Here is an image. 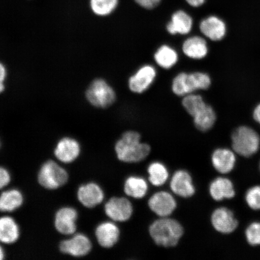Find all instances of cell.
Wrapping results in <instances>:
<instances>
[{"mask_svg": "<svg viewBox=\"0 0 260 260\" xmlns=\"http://www.w3.org/2000/svg\"><path fill=\"white\" fill-rule=\"evenodd\" d=\"M115 152L119 161L125 164H136L145 160L151 152V147L141 141V135L129 130L123 133L116 142Z\"/></svg>", "mask_w": 260, "mask_h": 260, "instance_id": "cell-1", "label": "cell"}, {"mask_svg": "<svg viewBox=\"0 0 260 260\" xmlns=\"http://www.w3.org/2000/svg\"><path fill=\"white\" fill-rule=\"evenodd\" d=\"M184 233L183 225L169 217H160L149 227V235L156 245L167 248L176 246Z\"/></svg>", "mask_w": 260, "mask_h": 260, "instance_id": "cell-2", "label": "cell"}, {"mask_svg": "<svg viewBox=\"0 0 260 260\" xmlns=\"http://www.w3.org/2000/svg\"><path fill=\"white\" fill-rule=\"evenodd\" d=\"M212 84L209 74L203 72L181 73L175 76L172 83V90L175 95L184 96L195 91L207 90Z\"/></svg>", "mask_w": 260, "mask_h": 260, "instance_id": "cell-3", "label": "cell"}, {"mask_svg": "<svg viewBox=\"0 0 260 260\" xmlns=\"http://www.w3.org/2000/svg\"><path fill=\"white\" fill-rule=\"evenodd\" d=\"M232 142L236 153L249 157L258 150L260 138L255 129L249 126L240 125L233 132Z\"/></svg>", "mask_w": 260, "mask_h": 260, "instance_id": "cell-4", "label": "cell"}, {"mask_svg": "<svg viewBox=\"0 0 260 260\" xmlns=\"http://www.w3.org/2000/svg\"><path fill=\"white\" fill-rule=\"evenodd\" d=\"M86 96L90 105L97 108H107L116 100L115 90L102 79H95L91 83L86 90Z\"/></svg>", "mask_w": 260, "mask_h": 260, "instance_id": "cell-5", "label": "cell"}, {"mask_svg": "<svg viewBox=\"0 0 260 260\" xmlns=\"http://www.w3.org/2000/svg\"><path fill=\"white\" fill-rule=\"evenodd\" d=\"M68 175L66 171L53 161H48L42 165L38 175L39 183L47 189H56L67 183Z\"/></svg>", "mask_w": 260, "mask_h": 260, "instance_id": "cell-6", "label": "cell"}, {"mask_svg": "<svg viewBox=\"0 0 260 260\" xmlns=\"http://www.w3.org/2000/svg\"><path fill=\"white\" fill-rule=\"evenodd\" d=\"M105 211L106 215L114 222H124L131 218L133 206L127 198L113 197L105 204Z\"/></svg>", "mask_w": 260, "mask_h": 260, "instance_id": "cell-7", "label": "cell"}, {"mask_svg": "<svg viewBox=\"0 0 260 260\" xmlns=\"http://www.w3.org/2000/svg\"><path fill=\"white\" fill-rule=\"evenodd\" d=\"M157 76V71L151 64H145L129 77L128 87L132 92L141 94L151 87Z\"/></svg>", "mask_w": 260, "mask_h": 260, "instance_id": "cell-8", "label": "cell"}, {"mask_svg": "<svg viewBox=\"0 0 260 260\" xmlns=\"http://www.w3.org/2000/svg\"><path fill=\"white\" fill-rule=\"evenodd\" d=\"M148 205L152 212L160 217H170L177 207L173 195L166 191H158L152 195Z\"/></svg>", "mask_w": 260, "mask_h": 260, "instance_id": "cell-9", "label": "cell"}, {"mask_svg": "<svg viewBox=\"0 0 260 260\" xmlns=\"http://www.w3.org/2000/svg\"><path fill=\"white\" fill-rule=\"evenodd\" d=\"M200 30L205 37L213 42H220L225 39L228 28L225 22L215 15L204 18L200 22Z\"/></svg>", "mask_w": 260, "mask_h": 260, "instance_id": "cell-10", "label": "cell"}, {"mask_svg": "<svg viewBox=\"0 0 260 260\" xmlns=\"http://www.w3.org/2000/svg\"><path fill=\"white\" fill-rule=\"evenodd\" d=\"M170 188L172 192L183 198L192 197L196 191L189 172L182 170H178L172 175Z\"/></svg>", "mask_w": 260, "mask_h": 260, "instance_id": "cell-11", "label": "cell"}, {"mask_svg": "<svg viewBox=\"0 0 260 260\" xmlns=\"http://www.w3.org/2000/svg\"><path fill=\"white\" fill-rule=\"evenodd\" d=\"M211 224L217 232L222 234H230L238 226L232 211L225 207H220L213 211L211 217Z\"/></svg>", "mask_w": 260, "mask_h": 260, "instance_id": "cell-12", "label": "cell"}, {"mask_svg": "<svg viewBox=\"0 0 260 260\" xmlns=\"http://www.w3.org/2000/svg\"><path fill=\"white\" fill-rule=\"evenodd\" d=\"M60 249L64 253L79 257L88 254L92 249V243L85 235L77 234L72 238L61 242Z\"/></svg>", "mask_w": 260, "mask_h": 260, "instance_id": "cell-13", "label": "cell"}, {"mask_svg": "<svg viewBox=\"0 0 260 260\" xmlns=\"http://www.w3.org/2000/svg\"><path fill=\"white\" fill-rule=\"evenodd\" d=\"M77 211L71 207H64L58 210L55 217V227L61 234L71 235L76 232Z\"/></svg>", "mask_w": 260, "mask_h": 260, "instance_id": "cell-14", "label": "cell"}, {"mask_svg": "<svg viewBox=\"0 0 260 260\" xmlns=\"http://www.w3.org/2000/svg\"><path fill=\"white\" fill-rule=\"evenodd\" d=\"M95 235L101 246L111 248L118 242L121 232L115 223L105 222L96 227Z\"/></svg>", "mask_w": 260, "mask_h": 260, "instance_id": "cell-15", "label": "cell"}, {"mask_svg": "<svg viewBox=\"0 0 260 260\" xmlns=\"http://www.w3.org/2000/svg\"><path fill=\"white\" fill-rule=\"evenodd\" d=\"M78 199L84 207L93 208L102 203L105 193L102 188L96 183L83 185L78 190Z\"/></svg>", "mask_w": 260, "mask_h": 260, "instance_id": "cell-16", "label": "cell"}, {"mask_svg": "<svg viewBox=\"0 0 260 260\" xmlns=\"http://www.w3.org/2000/svg\"><path fill=\"white\" fill-rule=\"evenodd\" d=\"M182 50L187 57L191 59L201 60L207 56L209 48L204 38L194 36L184 41Z\"/></svg>", "mask_w": 260, "mask_h": 260, "instance_id": "cell-17", "label": "cell"}, {"mask_svg": "<svg viewBox=\"0 0 260 260\" xmlns=\"http://www.w3.org/2000/svg\"><path fill=\"white\" fill-rule=\"evenodd\" d=\"M80 146L76 140L64 138L61 139L55 148L54 154L58 160L65 164L74 161L80 154Z\"/></svg>", "mask_w": 260, "mask_h": 260, "instance_id": "cell-18", "label": "cell"}, {"mask_svg": "<svg viewBox=\"0 0 260 260\" xmlns=\"http://www.w3.org/2000/svg\"><path fill=\"white\" fill-rule=\"evenodd\" d=\"M193 27V19L184 11H178L172 15L171 21L167 25V30L172 35H186Z\"/></svg>", "mask_w": 260, "mask_h": 260, "instance_id": "cell-19", "label": "cell"}, {"mask_svg": "<svg viewBox=\"0 0 260 260\" xmlns=\"http://www.w3.org/2000/svg\"><path fill=\"white\" fill-rule=\"evenodd\" d=\"M235 153L229 149L219 148L213 152L211 162L213 167L220 174H228L233 170L236 164Z\"/></svg>", "mask_w": 260, "mask_h": 260, "instance_id": "cell-20", "label": "cell"}, {"mask_svg": "<svg viewBox=\"0 0 260 260\" xmlns=\"http://www.w3.org/2000/svg\"><path fill=\"white\" fill-rule=\"evenodd\" d=\"M209 193L216 201L231 199L235 196V190L232 181L226 178L219 177L210 183Z\"/></svg>", "mask_w": 260, "mask_h": 260, "instance_id": "cell-21", "label": "cell"}, {"mask_svg": "<svg viewBox=\"0 0 260 260\" xmlns=\"http://www.w3.org/2000/svg\"><path fill=\"white\" fill-rule=\"evenodd\" d=\"M193 123L198 130L202 132L209 131L217 121V113L213 107L207 104L202 109L193 116Z\"/></svg>", "mask_w": 260, "mask_h": 260, "instance_id": "cell-22", "label": "cell"}, {"mask_svg": "<svg viewBox=\"0 0 260 260\" xmlns=\"http://www.w3.org/2000/svg\"><path fill=\"white\" fill-rule=\"evenodd\" d=\"M123 191L129 197L138 200L142 199L148 193V184L142 177L130 176L125 181Z\"/></svg>", "mask_w": 260, "mask_h": 260, "instance_id": "cell-23", "label": "cell"}, {"mask_svg": "<svg viewBox=\"0 0 260 260\" xmlns=\"http://www.w3.org/2000/svg\"><path fill=\"white\" fill-rule=\"evenodd\" d=\"M154 60L159 67L169 70L177 63L178 54L170 45H162L155 51Z\"/></svg>", "mask_w": 260, "mask_h": 260, "instance_id": "cell-24", "label": "cell"}, {"mask_svg": "<svg viewBox=\"0 0 260 260\" xmlns=\"http://www.w3.org/2000/svg\"><path fill=\"white\" fill-rule=\"evenodd\" d=\"M19 236V230L17 223L11 217L0 218V242L11 244L17 240Z\"/></svg>", "mask_w": 260, "mask_h": 260, "instance_id": "cell-25", "label": "cell"}, {"mask_svg": "<svg viewBox=\"0 0 260 260\" xmlns=\"http://www.w3.org/2000/svg\"><path fill=\"white\" fill-rule=\"evenodd\" d=\"M149 181L154 186L160 187L168 180L170 174L168 168L160 161L151 162L147 169Z\"/></svg>", "mask_w": 260, "mask_h": 260, "instance_id": "cell-26", "label": "cell"}, {"mask_svg": "<svg viewBox=\"0 0 260 260\" xmlns=\"http://www.w3.org/2000/svg\"><path fill=\"white\" fill-rule=\"evenodd\" d=\"M23 203V197L18 190H9L0 195V211H14L21 206Z\"/></svg>", "mask_w": 260, "mask_h": 260, "instance_id": "cell-27", "label": "cell"}, {"mask_svg": "<svg viewBox=\"0 0 260 260\" xmlns=\"http://www.w3.org/2000/svg\"><path fill=\"white\" fill-rule=\"evenodd\" d=\"M207 104L202 96L194 93L183 96L182 100L184 109L191 117L202 109Z\"/></svg>", "mask_w": 260, "mask_h": 260, "instance_id": "cell-28", "label": "cell"}, {"mask_svg": "<svg viewBox=\"0 0 260 260\" xmlns=\"http://www.w3.org/2000/svg\"><path fill=\"white\" fill-rule=\"evenodd\" d=\"M118 5V0H90V6L93 14L106 16L111 14Z\"/></svg>", "mask_w": 260, "mask_h": 260, "instance_id": "cell-29", "label": "cell"}, {"mask_svg": "<svg viewBox=\"0 0 260 260\" xmlns=\"http://www.w3.org/2000/svg\"><path fill=\"white\" fill-rule=\"evenodd\" d=\"M246 236L250 245H260V222H253L246 229Z\"/></svg>", "mask_w": 260, "mask_h": 260, "instance_id": "cell-30", "label": "cell"}, {"mask_svg": "<svg viewBox=\"0 0 260 260\" xmlns=\"http://www.w3.org/2000/svg\"><path fill=\"white\" fill-rule=\"evenodd\" d=\"M246 201L252 209L260 210V186H255L250 188L247 191Z\"/></svg>", "mask_w": 260, "mask_h": 260, "instance_id": "cell-31", "label": "cell"}, {"mask_svg": "<svg viewBox=\"0 0 260 260\" xmlns=\"http://www.w3.org/2000/svg\"><path fill=\"white\" fill-rule=\"evenodd\" d=\"M11 181V175L6 169L0 167V189L7 186Z\"/></svg>", "mask_w": 260, "mask_h": 260, "instance_id": "cell-32", "label": "cell"}, {"mask_svg": "<svg viewBox=\"0 0 260 260\" xmlns=\"http://www.w3.org/2000/svg\"><path fill=\"white\" fill-rule=\"evenodd\" d=\"M161 0H135L141 7L147 9H154L159 5Z\"/></svg>", "mask_w": 260, "mask_h": 260, "instance_id": "cell-33", "label": "cell"}, {"mask_svg": "<svg viewBox=\"0 0 260 260\" xmlns=\"http://www.w3.org/2000/svg\"><path fill=\"white\" fill-rule=\"evenodd\" d=\"M7 77V70L5 64L0 62V93L5 90V80Z\"/></svg>", "mask_w": 260, "mask_h": 260, "instance_id": "cell-34", "label": "cell"}, {"mask_svg": "<svg viewBox=\"0 0 260 260\" xmlns=\"http://www.w3.org/2000/svg\"><path fill=\"white\" fill-rule=\"evenodd\" d=\"M252 118L260 125V102L256 104L252 113Z\"/></svg>", "mask_w": 260, "mask_h": 260, "instance_id": "cell-35", "label": "cell"}, {"mask_svg": "<svg viewBox=\"0 0 260 260\" xmlns=\"http://www.w3.org/2000/svg\"><path fill=\"white\" fill-rule=\"evenodd\" d=\"M188 5L192 6V7L198 8L204 5L206 0H186Z\"/></svg>", "mask_w": 260, "mask_h": 260, "instance_id": "cell-36", "label": "cell"}, {"mask_svg": "<svg viewBox=\"0 0 260 260\" xmlns=\"http://www.w3.org/2000/svg\"><path fill=\"white\" fill-rule=\"evenodd\" d=\"M5 256V253L4 252H3V249L0 247V260L3 259L4 258Z\"/></svg>", "mask_w": 260, "mask_h": 260, "instance_id": "cell-37", "label": "cell"}]
</instances>
